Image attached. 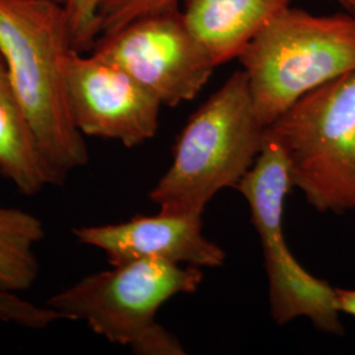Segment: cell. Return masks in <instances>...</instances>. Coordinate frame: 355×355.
<instances>
[{"instance_id":"1","label":"cell","mask_w":355,"mask_h":355,"mask_svg":"<svg viewBox=\"0 0 355 355\" xmlns=\"http://www.w3.org/2000/svg\"><path fill=\"white\" fill-rule=\"evenodd\" d=\"M71 49L64 4L0 0V55L41 152L60 183L89 161L69 104L64 64Z\"/></svg>"},{"instance_id":"2","label":"cell","mask_w":355,"mask_h":355,"mask_svg":"<svg viewBox=\"0 0 355 355\" xmlns=\"http://www.w3.org/2000/svg\"><path fill=\"white\" fill-rule=\"evenodd\" d=\"M265 141L266 125L254 108L245 73L237 70L191 114L150 200L168 214L203 215L218 191L236 189Z\"/></svg>"},{"instance_id":"3","label":"cell","mask_w":355,"mask_h":355,"mask_svg":"<svg viewBox=\"0 0 355 355\" xmlns=\"http://www.w3.org/2000/svg\"><path fill=\"white\" fill-rule=\"evenodd\" d=\"M239 61L267 127L305 94L355 73V15L288 7L250 41Z\"/></svg>"},{"instance_id":"4","label":"cell","mask_w":355,"mask_h":355,"mask_svg":"<svg viewBox=\"0 0 355 355\" xmlns=\"http://www.w3.org/2000/svg\"><path fill=\"white\" fill-rule=\"evenodd\" d=\"M202 280L200 267L140 259L87 275L46 305L62 320L85 321L94 333L136 354L183 355L180 341L155 316L168 299L196 291Z\"/></svg>"},{"instance_id":"5","label":"cell","mask_w":355,"mask_h":355,"mask_svg":"<svg viewBox=\"0 0 355 355\" xmlns=\"http://www.w3.org/2000/svg\"><path fill=\"white\" fill-rule=\"evenodd\" d=\"M266 135L283 152L292 187L316 211H355V73L305 94Z\"/></svg>"},{"instance_id":"6","label":"cell","mask_w":355,"mask_h":355,"mask_svg":"<svg viewBox=\"0 0 355 355\" xmlns=\"http://www.w3.org/2000/svg\"><path fill=\"white\" fill-rule=\"evenodd\" d=\"M291 187L283 152L266 135L262 152L236 189L248 200L262 243L271 315L278 325L305 318L316 329L341 336L345 328L336 288L295 259L283 234V209Z\"/></svg>"},{"instance_id":"7","label":"cell","mask_w":355,"mask_h":355,"mask_svg":"<svg viewBox=\"0 0 355 355\" xmlns=\"http://www.w3.org/2000/svg\"><path fill=\"white\" fill-rule=\"evenodd\" d=\"M89 53L125 71L167 107L192 101L217 67L182 8L140 17L102 35Z\"/></svg>"},{"instance_id":"8","label":"cell","mask_w":355,"mask_h":355,"mask_svg":"<svg viewBox=\"0 0 355 355\" xmlns=\"http://www.w3.org/2000/svg\"><path fill=\"white\" fill-rule=\"evenodd\" d=\"M64 71L70 111L82 135L120 141L128 148L154 137L162 104L125 71L74 49Z\"/></svg>"},{"instance_id":"9","label":"cell","mask_w":355,"mask_h":355,"mask_svg":"<svg viewBox=\"0 0 355 355\" xmlns=\"http://www.w3.org/2000/svg\"><path fill=\"white\" fill-rule=\"evenodd\" d=\"M79 242L101 249L111 266L140 259H159L196 267L224 265L227 254L203 234L202 215L159 211L129 221L74 229Z\"/></svg>"},{"instance_id":"10","label":"cell","mask_w":355,"mask_h":355,"mask_svg":"<svg viewBox=\"0 0 355 355\" xmlns=\"http://www.w3.org/2000/svg\"><path fill=\"white\" fill-rule=\"evenodd\" d=\"M291 7V0H182L193 36L216 66L239 60L267 24Z\"/></svg>"},{"instance_id":"11","label":"cell","mask_w":355,"mask_h":355,"mask_svg":"<svg viewBox=\"0 0 355 355\" xmlns=\"http://www.w3.org/2000/svg\"><path fill=\"white\" fill-rule=\"evenodd\" d=\"M0 174L24 195L61 184L41 152L37 137L13 92L0 55Z\"/></svg>"},{"instance_id":"12","label":"cell","mask_w":355,"mask_h":355,"mask_svg":"<svg viewBox=\"0 0 355 355\" xmlns=\"http://www.w3.org/2000/svg\"><path fill=\"white\" fill-rule=\"evenodd\" d=\"M45 237L42 221L29 212L0 207V290H29L40 263L35 246Z\"/></svg>"},{"instance_id":"13","label":"cell","mask_w":355,"mask_h":355,"mask_svg":"<svg viewBox=\"0 0 355 355\" xmlns=\"http://www.w3.org/2000/svg\"><path fill=\"white\" fill-rule=\"evenodd\" d=\"M180 1L182 0H102L99 6L101 36L114 33L140 17L180 10Z\"/></svg>"},{"instance_id":"14","label":"cell","mask_w":355,"mask_h":355,"mask_svg":"<svg viewBox=\"0 0 355 355\" xmlns=\"http://www.w3.org/2000/svg\"><path fill=\"white\" fill-rule=\"evenodd\" d=\"M102 0H66L73 49L79 53L92 51L101 36L99 6Z\"/></svg>"},{"instance_id":"15","label":"cell","mask_w":355,"mask_h":355,"mask_svg":"<svg viewBox=\"0 0 355 355\" xmlns=\"http://www.w3.org/2000/svg\"><path fill=\"white\" fill-rule=\"evenodd\" d=\"M0 320L26 329H44L61 316L46 306H38L15 292L0 290Z\"/></svg>"},{"instance_id":"16","label":"cell","mask_w":355,"mask_h":355,"mask_svg":"<svg viewBox=\"0 0 355 355\" xmlns=\"http://www.w3.org/2000/svg\"><path fill=\"white\" fill-rule=\"evenodd\" d=\"M336 292H337V299H338L341 312L355 318V290L336 288Z\"/></svg>"},{"instance_id":"17","label":"cell","mask_w":355,"mask_h":355,"mask_svg":"<svg viewBox=\"0 0 355 355\" xmlns=\"http://www.w3.org/2000/svg\"><path fill=\"white\" fill-rule=\"evenodd\" d=\"M331 1L337 3L343 8V11L355 15V0H331Z\"/></svg>"},{"instance_id":"18","label":"cell","mask_w":355,"mask_h":355,"mask_svg":"<svg viewBox=\"0 0 355 355\" xmlns=\"http://www.w3.org/2000/svg\"><path fill=\"white\" fill-rule=\"evenodd\" d=\"M53 1H58V3H62V4H64V1H66V0H53Z\"/></svg>"}]
</instances>
